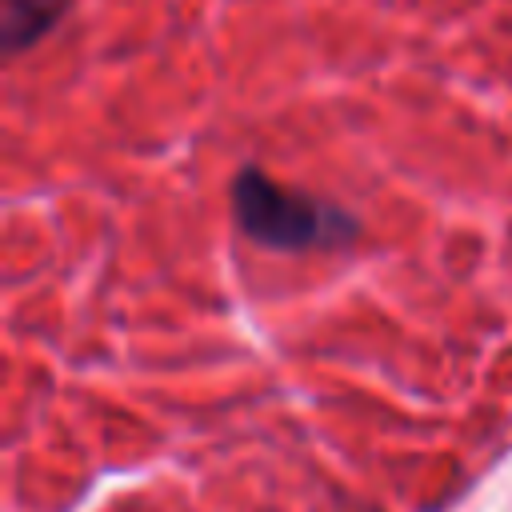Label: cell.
I'll list each match as a JSON object with an SVG mask.
<instances>
[{
    "label": "cell",
    "instance_id": "2",
    "mask_svg": "<svg viewBox=\"0 0 512 512\" xmlns=\"http://www.w3.org/2000/svg\"><path fill=\"white\" fill-rule=\"evenodd\" d=\"M64 8H68V0H4V16H0L4 52L16 56L32 40H40L64 16Z\"/></svg>",
    "mask_w": 512,
    "mask_h": 512
},
{
    "label": "cell",
    "instance_id": "1",
    "mask_svg": "<svg viewBox=\"0 0 512 512\" xmlns=\"http://www.w3.org/2000/svg\"><path fill=\"white\" fill-rule=\"evenodd\" d=\"M232 216L244 236L272 252L340 248L356 236V220L308 192L284 188L260 168H240L232 180Z\"/></svg>",
    "mask_w": 512,
    "mask_h": 512
}]
</instances>
